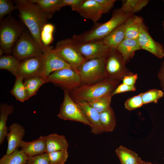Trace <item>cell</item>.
<instances>
[{
  "label": "cell",
  "mask_w": 164,
  "mask_h": 164,
  "mask_svg": "<svg viewBox=\"0 0 164 164\" xmlns=\"http://www.w3.org/2000/svg\"><path fill=\"white\" fill-rule=\"evenodd\" d=\"M13 1L16 9L19 11V17L27 27L44 53L51 47L50 46H44L41 39L42 29L49 19V17L31 0H15Z\"/></svg>",
  "instance_id": "obj_1"
},
{
  "label": "cell",
  "mask_w": 164,
  "mask_h": 164,
  "mask_svg": "<svg viewBox=\"0 0 164 164\" xmlns=\"http://www.w3.org/2000/svg\"><path fill=\"white\" fill-rule=\"evenodd\" d=\"M133 15L125 12L121 8L116 9L113 11L111 19L106 22L95 23L89 30L80 34L74 35L71 38L76 44H81L102 39Z\"/></svg>",
  "instance_id": "obj_2"
},
{
  "label": "cell",
  "mask_w": 164,
  "mask_h": 164,
  "mask_svg": "<svg viewBox=\"0 0 164 164\" xmlns=\"http://www.w3.org/2000/svg\"><path fill=\"white\" fill-rule=\"evenodd\" d=\"M120 81L106 78L96 83L83 84L69 94L74 100H83L88 102L110 94L119 84Z\"/></svg>",
  "instance_id": "obj_3"
},
{
  "label": "cell",
  "mask_w": 164,
  "mask_h": 164,
  "mask_svg": "<svg viewBox=\"0 0 164 164\" xmlns=\"http://www.w3.org/2000/svg\"><path fill=\"white\" fill-rule=\"evenodd\" d=\"M24 30L21 23L12 16L0 20V46L5 53H12L15 45Z\"/></svg>",
  "instance_id": "obj_4"
},
{
  "label": "cell",
  "mask_w": 164,
  "mask_h": 164,
  "mask_svg": "<svg viewBox=\"0 0 164 164\" xmlns=\"http://www.w3.org/2000/svg\"><path fill=\"white\" fill-rule=\"evenodd\" d=\"M107 57L86 60L81 65L78 73L84 84L96 83L107 78L105 68Z\"/></svg>",
  "instance_id": "obj_5"
},
{
  "label": "cell",
  "mask_w": 164,
  "mask_h": 164,
  "mask_svg": "<svg viewBox=\"0 0 164 164\" xmlns=\"http://www.w3.org/2000/svg\"><path fill=\"white\" fill-rule=\"evenodd\" d=\"M21 61L30 57L44 54L42 48L30 32L24 30L15 45L12 53Z\"/></svg>",
  "instance_id": "obj_6"
},
{
  "label": "cell",
  "mask_w": 164,
  "mask_h": 164,
  "mask_svg": "<svg viewBox=\"0 0 164 164\" xmlns=\"http://www.w3.org/2000/svg\"><path fill=\"white\" fill-rule=\"evenodd\" d=\"M48 80L69 93L84 84L78 73L73 68L54 71L48 77Z\"/></svg>",
  "instance_id": "obj_7"
},
{
  "label": "cell",
  "mask_w": 164,
  "mask_h": 164,
  "mask_svg": "<svg viewBox=\"0 0 164 164\" xmlns=\"http://www.w3.org/2000/svg\"><path fill=\"white\" fill-rule=\"evenodd\" d=\"M52 50L71 65L78 73V70L86 61L76 48L72 38L58 42Z\"/></svg>",
  "instance_id": "obj_8"
},
{
  "label": "cell",
  "mask_w": 164,
  "mask_h": 164,
  "mask_svg": "<svg viewBox=\"0 0 164 164\" xmlns=\"http://www.w3.org/2000/svg\"><path fill=\"white\" fill-rule=\"evenodd\" d=\"M107 78L112 80H122L126 76L133 73L125 66L123 58L117 49L111 50L106 58Z\"/></svg>",
  "instance_id": "obj_9"
},
{
  "label": "cell",
  "mask_w": 164,
  "mask_h": 164,
  "mask_svg": "<svg viewBox=\"0 0 164 164\" xmlns=\"http://www.w3.org/2000/svg\"><path fill=\"white\" fill-rule=\"evenodd\" d=\"M57 116L60 119L77 121L91 127L92 125L84 115L69 93L64 91V97Z\"/></svg>",
  "instance_id": "obj_10"
},
{
  "label": "cell",
  "mask_w": 164,
  "mask_h": 164,
  "mask_svg": "<svg viewBox=\"0 0 164 164\" xmlns=\"http://www.w3.org/2000/svg\"><path fill=\"white\" fill-rule=\"evenodd\" d=\"M74 44L77 49L86 61L106 57L111 50L110 48L104 43L102 39L81 44H76L75 43Z\"/></svg>",
  "instance_id": "obj_11"
},
{
  "label": "cell",
  "mask_w": 164,
  "mask_h": 164,
  "mask_svg": "<svg viewBox=\"0 0 164 164\" xmlns=\"http://www.w3.org/2000/svg\"><path fill=\"white\" fill-rule=\"evenodd\" d=\"M44 59L43 54L28 58L21 60L19 76H22L26 79L35 77H43Z\"/></svg>",
  "instance_id": "obj_12"
},
{
  "label": "cell",
  "mask_w": 164,
  "mask_h": 164,
  "mask_svg": "<svg viewBox=\"0 0 164 164\" xmlns=\"http://www.w3.org/2000/svg\"><path fill=\"white\" fill-rule=\"evenodd\" d=\"M138 40L141 49L146 50L160 59L164 57L163 45L152 38L144 24L141 28Z\"/></svg>",
  "instance_id": "obj_13"
},
{
  "label": "cell",
  "mask_w": 164,
  "mask_h": 164,
  "mask_svg": "<svg viewBox=\"0 0 164 164\" xmlns=\"http://www.w3.org/2000/svg\"><path fill=\"white\" fill-rule=\"evenodd\" d=\"M51 48L44 53L43 77L47 78L53 72L64 68H73L61 57L54 52Z\"/></svg>",
  "instance_id": "obj_14"
},
{
  "label": "cell",
  "mask_w": 164,
  "mask_h": 164,
  "mask_svg": "<svg viewBox=\"0 0 164 164\" xmlns=\"http://www.w3.org/2000/svg\"><path fill=\"white\" fill-rule=\"evenodd\" d=\"M80 108L84 115L91 124V132L94 134L105 132L100 121V113L87 101L74 100Z\"/></svg>",
  "instance_id": "obj_15"
},
{
  "label": "cell",
  "mask_w": 164,
  "mask_h": 164,
  "mask_svg": "<svg viewBox=\"0 0 164 164\" xmlns=\"http://www.w3.org/2000/svg\"><path fill=\"white\" fill-rule=\"evenodd\" d=\"M74 11L84 18L91 20L94 23L104 14L103 9L96 0H84Z\"/></svg>",
  "instance_id": "obj_16"
},
{
  "label": "cell",
  "mask_w": 164,
  "mask_h": 164,
  "mask_svg": "<svg viewBox=\"0 0 164 164\" xmlns=\"http://www.w3.org/2000/svg\"><path fill=\"white\" fill-rule=\"evenodd\" d=\"M9 132L6 135L8 141L7 154H9L19 147L20 142L25 134V128L17 123H13L9 127Z\"/></svg>",
  "instance_id": "obj_17"
},
{
  "label": "cell",
  "mask_w": 164,
  "mask_h": 164,
  "mask_svg": "<svg viewBox=\"0 0 164 164\" xmlns=\"http://www.w3.org/2000/svg\"><path fill=\"white\" fill-rule=\"evenodd\" d=\"M19 147L29 157L36 156L46 152V151L45 136H41L29 142L22 140Z\"/></svg>",
  "instance_id": "obj_18"
},
{
  "label": "cell",
  "mask_w": 164,
  "mask_h": 164,
  "mask_svg": "<svg viewBox=\"0 0 164 164\" xmlns=\"http://www.w3.org/2000/svg\"><path fill=\"white\" fill-rule=\"evenodd\" d=\"M46 151L49 153L58 151L67 150L69 143L65 136L56 133L45 136Z\"/></svg>",
  "instance_id": "obj_19"
},
{
  "label": "cell",
  "mask_w": 164,
  "mask_h": 164,
  "mask_svg": "<svg viewBox=\"0 0 164 164\" xmlns=\"http://www.w3.org/2000/svg\"><path fill=\"white\" fill-rule=\"evenodd\" d=\"M143 24L142 17L134 15L130 17L125 22V38L138 39Z\"/></svg>",
  "instance_id": "obj_20"
},
{
  "label": "cell",
  "mask_w": 164,
  "mask_h": 164,
  "mask_svg": "<svg viewBox=\"0 0 164 164\" xmlns=\"http://www.w3.org/2000/svg\"><path fill=\"white\" fill-rule=\"evenodd\" d=\"M141 49L138 39L125 38L117 48L126 64L133 56L135 52Z\"/></svg>",
  "instance_id": "obj_21"
},
{
  "label": "cell",
  "mask_w": 164,
  "mask_h": 164,
  "mask_svg": "<svg viewBox=\"0 0 164 164\" xmlns=\"http://www.w3.org/2000/svg\"><path fill=\"white\" fill-rule=\"evenodd\" d=\"M125 22L116 27L102 39L104 43L111 49H117L125 38Z\"/></svg>",
  "instance_id": "obj_22"
},
{
  "label": "cell",
  "mask_w": 164,
  "mask_h": 164,
  "mask_svg": "<svg viewBox=\"0 0 164 164\" xmlns=\"http://www.w3.org/2000/svg\"><path fill=\"white\" fill-rule=\"evenodd\" d=\"M14 111L13 106L11 104L2 103L0 105V145L4 141L9 130L6 125L9 116Z\"/></svg>",
  "instance_id": "obj_23"
},
{
  "label": "cell",
  "mask_w": 164,
  "mask_h": 164,
  "mask_svg": "<svg viewBox=\"0 0 164 164\" xmlns=\"http://www.w3.org/2000/svg\"><path fill=\"white\" fill-rule=\"evenodd\" d=\"M115 152L121 164H140L142 161L136 152L122 145L117 148Z\"/></svg>",
  "instance_id": "obj_24"
},
{
  "label": "cell",
  "mask_w": 164,
  "mask_h": 164,
  "mask_svg": "<svg viewBox=\"0 0 164 164\" xmlns=\"http://www.w3.org/2000/svg\"><path fill=\"white\" fill-rule=\"evenodd\" d=\"M21 62L13 55H3L0 57V69L8 70L16 77L19 76Z\"/></svg>",
  "instance_id": "obj_25"
},
{
  "label": "cell",
  "mask_w": 164,
  "mask_h": 164,
  "mask_svg": "<svg viewBox=\"0 0 164 164\" xmlns=\"http://www.w3.org/2000/svg\"><path fill=\"white\" fill-rule=\"evenodd\" d=\"M36 4L40 9L46 14L49 19L62 7L61 0H31Z\"/></svg>",
  "instance_id": "obj_26"
},
{
  "label": "cell",
  "mask_w": 164,
  "mask_h": 164,
  "mask_svg": "<svg viewBox=\"0 0 164 164\" xmlns=\"http://www.w3.org/2000/svg\"><path fill=\"white\" fill-rule=\"evenodd\" d=\"M28 158L22 149L18 148L9 154L3 155L0 164H26Z\"/></svg>",
  "instance_id": "obj_27"
},
{
  "label": "cell",
  "mask_w": 164,
  "mask_h": 164,
  "mask_svg": "<svg viewBox=\"0 0 164 164\" xmlns=\"http://www.w3.org/2000/svg\"><path fill=\"white\" fill-rule=\"evenodd\" d=\"M47 82H48V77L42 76L33 77L26 79L24 84L29 98L36 94L39 88Z\"/></svg>",
  "instance_id": "obj_28"
},
{
  "label": "cell",
  "mask_w": 164,
  "mask_h": 164,
  "mask_svg": "<svg viewBox=\"0 0 164 164\" xmlns=\"http://www.w3.org/2000/svg\"><path fill=\"white\" fill-rule=\"evenodd\" d=\"M101 123L105 132L113 131L116 125L114 111L110 107L105 111L100 113Z\"/></svg>",
  "instance_id": "obj_29"
},
{
  "label": "cell",
  "mask_w": 164,
  "mask_h": 164,
  "mask_svg": "<svg viewBox=\"0 0 164 164\" xmlns=\"http://www.w3.org/2000/svg\"><path fill=\"white\" fill-rule=\"evenodd\" d=\"M16 78L10 93L17 100L23 102L29 99L24 82H23V78L19 75Z\"/></svg>",
  "instance_id": "obj_30"
},
{
  "label": "cell",
  "mask_w": 164,
  "mask_h": 164,
  "mask_svg": "<svg viewBox=\"0 0 164 164\" xmlns=\"http://www.w3.org/2000/svg\"><path fill=\"white\" fill-rule=\"evenodd\" d=\"M122 1L121 8L122 11L126 13L133 15L142 9L149 2L148 0H126Z\"/></svg>",
  "instance_id": "obj_31"
},
{
  "label": "cell",
  "mask_w": 164,
  "mask_h": 164,
  "mask_svg": "<svg viewBox=\"0 0 164 164\" xmlns=\"http://www.w3.org/2000/svg\"><path fill=\"white\" fill-rule=\"evenodd\" d=\"M110 95H107L87 102L100 113L111 107V97Z\"/></svg>",
  "instance_id": "obj_32"
},
{
  "label": "cell",
  "mask_w": 164,
  "mask_h": 164,
  "mask_svg": "<svg viewBox=\"0 0 164 164\" xmlns=\"http://www.w3.org/2000/svg\"><path fill=\"white\" fill-rule=\"evenodd\" d=\"M141 94L144 104L152 102L156 103L164 95V93L162 90L156 89L149 90Z\"/></svg>",
  "instance_id": "obj_33"
},
{
  "label": "cell",
  "mask_w": 164,
  "mask_h": 164,
  "mask_svg": "<svg viewBox=\"0 0 164 164\" xmlns=\"http://www.w3.org/2000/svg\"><path fill=\"white\" fill-rule=\"evenodd\" d=\"M54 26L50 23H46L43 26L41 34V39L43 44L46 46H49L53 40V33Z\"/></svg>",
  "instance_id": "obj_34"
},
{
  "label": "cell",
  "mask_w": 164,
  "mask_h": 164,
  "mask_svg": "<svg viewBox=\"0 0 164 164\" xmlns=\"http://www.w3.org/2000/svg\"><path fill=\"white\" fill-rule=\"evenodd\" d=\"M48 154L50 164H64L68 156L67 150L56 151Z\"/></svg>",
  "instance_id": "obj_35"
},
{
  "label": "cell",
  "mask_w": 164,
  "mask_h": 164,
  "mask_svg": "<svg viewBox=\"0 0 164 164\" xmlns=\"http://www.w3.org/2000/svg\"><path fill=\"white\" fill-rule=\"evenodd\" d=\"M143 104L141 93L128 98L125 103V106L127 110L132 111L141 107Z\"/></svg>",
  "instance_id": "obj_36"
},
{
  "label": "cell",
  "mask_w": 164,
  "mask_h": 164,
  "mask_svg": "<svg viewBox=\"0 0 164 164\" xmlns=\"http://www.w3.org/2000/svg\"><path fill=\"white\" fill-rule=\"evenodd\" d=\"M16 9L13 2L10 0H0V20L6 15L10 14Z\"/></svg>",
  "instance_id": "obj_37"
},
{
  "label": "cell",
  "mask_w": 164,
  "mask_h": 164,
  "mask_svg": "<svg viewBox=\"0 0 164 164\" xmlns=\"http://www.w3.org/2000/svg\"><path fill=\"white\" fill-rule=\"evenodd\" d=\"M26 164H50L48 154L46 152L29 157Z\"/></svg>",
  "instance_id": "obj_38"
},
{
  "label": "cell",
  "mask_w": 164,
  "mask_h": 164,
  "mask_svg": "<svg viewBox=\"0 0 164 164\" xmlns=\"http://www.w3.org/2000/svg\"><path fill=\"white\" fill-rule=\"evenodd\" d=\"M136 90L135 86H129L122 83L119 84L110 94V97H112L114 95L123 92L128 91H133Z\"/></svg>",
  "instance_id": "obj_39"
},
{
  "label": "cell",
  "mask_w": 164,
  "mask_h": 164,
  "mask_svg": "<svg viewBox=\"0 0 164 164\" xmlns=\"http://www.w3.org/2000/svg\"><path fill=\"white\" fill-rule=\"evenodd\" d=\"M103 9L104 14L108 13L114 6L115 0H96Z\"/></svg>",
  "instance_id": "obj_40"
},
{
  "label": "cell",
  "mask_w": 164,
  "mask_h": 164,
  "mask_svg": "<svg viewBox=\"0 0 164 164\" xmlns=\"http://www.w3.org/2000/svg\"><path fill=\"white\" fill-rule=\"evenodd\" d=\"M84 1V0H61V5L62 8L66 6H70L74 11Z\"/></svg>",
  "instance_id": "obj_41"
},
{
  "label": "cell",
  "mask_w": 164,
  "mask_h": 164,
  "mask_svg": "<svg viewBox=\"0 0 164 164\" xmlns=\"http://www.w3.org/2000/svg\"><path fill=\"white\" fill-rule=\"evenodd\" d=\"M138 78L137 74H132L125 76L122 79V83L126 85L134 86Z\"/></svg>",
  "instance_id": "obj_42"
},
{
  "label": "cell",
  "mask_w": 164,
  "mask_h": 164,
  "mask_svg": "<svg viewBox=\"0 0 164 164\" xmlns=\"http://www.w3.org/2000/svg\"><path fill=\"white\" fill-rule=\"evenodd\" d=\"M157 75L159 81L160 85L164 91V60L162 63Z\"/></svg>",
  "instance_id": "obj_43"
},
{
  "label": "cell",
  "mask_w": 164,
  "mask_h": 164,
  "mask_svg": "<svg viewBox=\"0 0 164 164\" xmlns=\"http://www.w3.org/2000/svg\"><path fill=\"white\" fill-rule=\"evenodd\" d=\"M5 53L4 52L3 50L0 47V56H3V53Z\"/></svg>",
  "instance_id": "obj_44"
},
{
  "label": "cell",
  "mask_w": 164,
  "mask_h": 164,
  "mask_svg": "<svg viewBox=\"0 0 164 164\" xmlns=\"http://www.w3.org/2000/svg\"><path fill=\"white\" fill-rule=\"evenodd\" d=\"M140 164H153L151 162L142 161Z\"/></svg>",
  "instance_id": "obj_45"
},
{
  "label": "cell",
  "mask_w": 164,
  "mask_h": 164,
  "mask_svg": "<svg viewBox=\"0 0 164 164\" xmlns=\"http://www.w3.org/2000/svg\"><path fill=\"white\" fill-rule=\"evenodd\" d=\"M162 26L163 31L164 33V19L163 20L162 22Z\"/></svg>",
  "instance_id": "obj_46"
},
{
  "label": "cell",
  "mask_w": 164,
  "mask_h": 164,
  "mask_svg": "<svg viewBox=\"0 0 164 164\" xmlns=\"http://www.w3.org/2000/svg\"><path fill=\"white\" fill-rule=\"evenodd\" d=\"M163 2H164V0H163Z\"/></svg>",
  "instance_id": "obj_47"
}]
</instances>
